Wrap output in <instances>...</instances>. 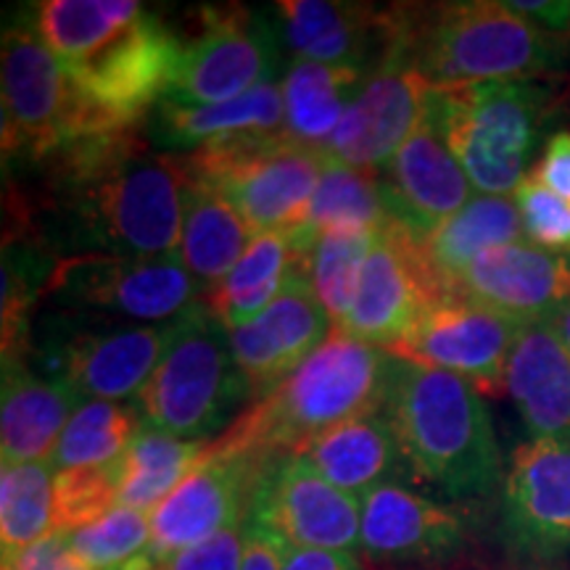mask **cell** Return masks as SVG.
I'll return each mask as SVG.
<instances>
[{
  "label": "cell",
  "instance_id": "obj_1",
  "mask_svg": "<svg viewBox=\"0 0 570 570\" xmlns=\"http://www.w3.org/2000/svg\"><path fill=\"white\" fill-rule=\"evenodd\" d=\"M35 167L51 188L85 254L180 256L185 204L194 185L183 154H159L130 130L88 135Z\"/></svg>",
  "mask_w": 570,
  "mask_h": 570
},
{
  "label": "cell",
  "instance_id": "obj_2",
  "mask_svg": "<svg viewBox=\"0 0 570 570\" xmlns=\"http://www.w3.org/2000/svg\"><path fill=\"white\" fill-rule=\"evenodd\" d=\"M394 365L396 354L333 331L302 367L214 441L265 458L298 454L331 428L381 412Z\"/></svg>",
  "mask_w": 570,
  "mask_h": 570
},
{
  "label": "cell",
  "instance_id": "obj_3",
  "mask_svg": "<svg viewBox=\"0 0 570 570\" xmlns=\"http://www.w3.org/2000/svg\"><path fill=\"white\" fill-rule=\"evenodd\" d=\"M383 415L417 479L481 497L502 479V449L481 391L465 377L396 356Z\"/></svg>",
  "mask_w": 570,
  "mask_h": 570
},
{
  "label": "cell",
  "instance_id": "obj_4",
  "mask_svg": "<svg viewBox=\"0 0 570 570\" xmlns=\"http://www.w3.org/2000/svg\"><path fill=\"white\" fill-rule=\"evenodd\" d=\"M399 40L391 59L415 69L433 88L531 80L560 69L562 48L508 3L470 0L444 6H396Z\"/></svg>",
  "mask_w": 570,
  "mask_h": 570
},
{
  "label": "cell",
  "instance_id": "obj_5",
  "mask_svg": "<svg viewBox=\"0 0 570 570\" xmlns=\"http://www.w3.org/2000/svg\"><path fill=\"white\" fill-rule=\"evenodd\" d=\"M428 114L470 185L483 196H515L552 119L550 90L531 80L431 88Z\"/></svg>",
  "mask_w": 570,
  "mask_h": 570
},
{
  "label": "cell",
  "instance_id": "obj_6",
  "mask_svg": "<svg viewBox=\"0 0 570 570\" xmlns=\"http://www.w3.org/2000/svg\"><path fill=\"white\" fill-rule=\"evenodd\" d=\"M252 399L230 346V331L206 304L183 320L180 336L138 394L146 425L183 441H214Z\"/></svg>",
  "mask_w": 570,
  "mask_h": 570
},
{
  "label": "cell",
  "instance_id": "obj_7",
  "mask_svg": "<svg viewBox=\"0 0 570 570\" xmlns=\"http://www.w3.org/2000/svg\"><path fill=\"white\" fill-rule=\"evenodd\" d=\"M3 156L38 164L88 135L130 130L114 125L80 90L32 21L3 32Z\"/></svg>",
  "mask_w": 570,
  "mask_h": 570
},
{
  "label": "cell",
  "instance_id": "obj_8",
  "mask_svg": "<svg viewBox=\"0 0 570 570\" xmlns=\"http://www.w3.org/2000/svg\"><path fill=\"white\" fill-rule=\"evenodd\" d=\"M190 177L219 190L254 233L302 238L325 154L283 138L185 154Z\"/></svg>",
  "mask_w": 570,
  "mask_h": 570
},
{
  "label": "cell",
  "instance_id": "obj_9",
  "mask_svg": "<svg viewBox=\"0 0 570 570\" xmlns=\"http://www.w3.org/2000/svg\"><path fill=\"white\" fill-rule=\"evenodd\" d=\"M180 48V32L146 6L122 0L117 19L63 67L114 125L135 127L167 98Z\"/></svg>",
  "mask_w": 570,
  "mask_h": 570
},
{
  "label": "cell",
  "instance_id": "obj_10",
  "mask_svg": "<svg viewBox=\"0 0 570 570\" xmlns=\"http://www.w3.org/2000/svg\"><path fill=\"white\" fill-rule=\"evenodd\" d=\"M46 294L67 306L132 320V325L173 323L204 304V288L180 256L75 254L51 267Z\"/></svg>",
  "mask_w": 570,
  "mask_h": 570
},
{
  "label": "cell",
  "instance_id": "obj_11",
  "mask_svg": "<svg viewBox=\"0 0 570 570\" xmlns=\"http://www.w3.org/2000/svg\"><path fill=\"white\" fill-rule=\"evenodd\" d=\"M167 101L225 104L273 82L277 35L265 19L244 6H204L194 27L180 35Z\"/></svg>",
  "mask_w": 570,
  "mask_h": 570
},
{
  "label": "cell",
  "instance_id": "obj_12",
  "mask_svg": "<svg viewBox=\"0 0 570 570\" xmlns=\"http://www.w3.org/2000/svg\"><path fill=\"white\" fill-rule=\"evenodd\" d=\"M269 460L273 458L225 449L212 441L202 462L151 512V544L125 570H156L175 552L248 518L254 491Z\"/></svg>",
  "mask_w": 570,
  "mask_h": 570
},
{
  "label": "cell",
  "instance_id": "obj_13",
  "mask_svg": "<svg viewBox=\"0 0 570 570\" xmlns=\"http://www.w3.org/2000/svg\"><path fill=\"white\" fill-rule=\"evenodd\" d=\"M248 520L285 547L356 552L362 499L325 481L302 454H281L262 473Z\"/></svg>",
  "mask_w": 570,
  "mask_h": 570
},
{
  "label": "cell",
  "instance_id": "obj_14",
  "mask_svg": "<svg viewBox=\"0 0 570 570\" xmlns=\"http://www.w3.org/2000/svg\"><path fill=\"white\" fill-rule=\"evenodd\" d=\"M446 298L420 244L394 223L377 233L341 333L394 354L433 304Z\"/></svg>",
  "mask_w": 570,
  "mask_h": 570
},
{
  "label": "cell",
  "instance_id": "obj_15",
  "mask_svg": "<svg viewBox=\"0 0 570 570\" xmlns=\"http://www.w3.org/2000/svg\"><path fill=\"white\" fill-rule=\"evenodd\" d=\"M523 327L518 320L468 298L446 296L431 306L394 354L465 377L481 394H499L504 391L512 348Z\"/></svg>",
  "mask_w": 570,
  "mask_h": 570
},
{
  "label": "cell",
  "instance_id": "obj_16",
  "mask_svg": "<svg viewBox=\"0 0 570 570\" xmlns=\"http://www.w3.org/2000/svg\"><path fill=\"white\" fill-rule=\"evenodd\" d=\"M333 323L298 265L285 283L283 294L252 323L233 327L230 346L240 373L246 375L252 399L259 402L281 386L325 344Z\"/></svg>",
  "mask_w": 570,
  "mask_h": 570
},
{
  "label": "cell",
  "instance_id": "obj_17",
  "mask_svg": "<svg viewBox=\"0 0 570 570\" xmlns=\"http://www.w3.org/2000/svg\"><path fill=\"white\" fill-rule=\"evenodd\" d=\"M504 529L531 558L570 552V439H531L504 473Z\"/></svg>",
  "mask_w": 570,
  "mask_h": 570
},
{
  "label": "cell",
  "instance_id": "obj_18",
  "mask_svg": "<svg viewBox=\"0 0 570 570\" xmlns=\"http://www.w3.org/2000/svg\"><path fill=\"white\" fill-rule=\"evenodd\" d=\"M377 180L391 223L404 227L417 244L473 198V185L433 125L428 104L420 125L377 173Z\"/></svg>",
  "mask_w": 570,
  "mask_h": 570
},
{
  "label": "cell",
  "instance_id": "obj_19",
  "mask_svg": "<svg viewBox=\"0 0 570 570\" xmlns=\"http://www.w3.org/2000/svg\"><path fill=\"white\" fill-rule=\"evenodd\" d=\"M431 88L404 61H383L348 104L325 156L365 173H381L423 119Z\"/></svg>",
  "mask_w": 570,
  "mask_h": 570
},
{
  "label": "cell",
  "instance_id": "obj_20",
  "mask_svg": "<svg viewBox=\"0 0 570 570\" xmlns=\"http://www.w3.org/2000/svg\"><path fill=\"white\" fill-rule=\"evenodd\" d=\"M277 32L294 59L373 71L394 56L396 6L377 11L365 3L285 0L275 6Z\"/></svg>",
  "mask_w": 570,
  "mask_h": 570
},
{
  "label": "cell",
  "instance_id": "obj_21",
  "mask_svg": "<svg viewBox=\"0 0 570 570\" xmlns=\"http://www.w3.org/2000/svg\"><path fill=\"white\" fill-rule=\"evenodd\" d=\"M183 320L75 333L56 352V381L67 383L82 402H122L138 396L180 336Z\"/></svg>",
  "mask_w": 570,
  "mask_h": 570
},
{
  "label": "cell",
  "instance_id": "obj_22",
  "mask_svg": "<svg viewBox=\"0 0 570 570\" xmlns=\"http://www.w3.org/2000/svg\"><path fill=\"white\" fill-rule=\"evenodd\" d=\"M452 296L487 306L518 323H544L570 298V256L533 240L483 252L454 283Z\"/></svg>",
  "mask_w": 570,
  "mask_h": 570
},
{
  "label": "cell",
  "instance_id": "obj_23",
  "mask_svg": "<svg viewBox=\"0 0 570 570\" xmlns=\"http://www.w3.org/2000/svg\"><path fill=\"white\" fill-rule=\"evenodd\" d=\"M151 117L154 140L164 148L188 154L285 135L283 90L277 82L259 85L225 104H177L164 98Z\"/></svg>",
  "mask_w": 570,
  "mask_h": 570
},
{
  "label": "cell",
  "instance_id": "obj_24",
  "mask_svg": "<svg viewBox=\"0 0 570 570\" xmlns=\"http://www.w3.org/2000/svg\"><path fill=\"white\" fill-rule=\"evenodd\" d=\"M465 529L458 512L386 483L362 499L360 550L373 560L402 562L444 558L460 550Z\"/></svg>",
  "mask_w": 570,
  "mask_h": 570
},
{
  "label": "cell",
  "instance_id": "obj_25",
  "mask_svg": "<svg viewBox=\"0 0 570 570\" xmlns=\"http://www.w3.org/2000/svg\"><path fill=\"white\" fill-rule=\"evenodd\" d=\"M504 391L531 439H570V348L547 320L520 331Z\"/></svg>",
  "mask_w": 570,
  "mask_h": 570
},
{
  "label": "cell",
  "instance_id": "obj_26",
  "mask_svg": "<svg viewBox=\"0 0 570 570\" xmlns=\"http://www.w3.org/2000/svg\"><path fill=\"white\" fill-rule=\"evenodd\" d=\"M82 399L56 377H40L24 360H3L0 449L3 465L48 462Z\"/></svg>",
  "mask_w": 570,
  "mask_h": 570
},
{
  "label": "cell",
  "instance_id": "obj_27",
  "mask_svg": "<svg viewBox=\"0 0 570 570\" xmlns=\"http://www.w3.org/2000/svg\"><path fill=\"white\" fill-rule=\"evenodd\" d=\"M298 454L325 481L356 499H365L377 487L394 483L391 479L399 470L410 468L383 410L331 428L323 436L312 439Z\"/></svg>",
  "mask_w": 570,
  "mask_h": 570
},
{
  "label": "cell",
  "instance_id": "obj_28",
  "mask_svg": "<svg viewBox=\"0 0 570 570\" xmlns=\"http://www.w3.org/2000/svg\"><path fill=\"white\" fill-rule=\"evenodd\" d=\"M525 240V227L512 196H473L436 233L420 240L428 267L446 296L483 252Z\"/></svg>",
  "mask_w": 570,
  "mask_h": 570
},
{
  "label": "cell",
  "instance_id": "obj_29",
  "mask_svg": "<svg viewBox=\"0 0 570 570\" xmlns=\"http://www.w3.org/2000/svg\"><path fill=\"white\" fill-rule=\"evenodd\" d=\"M367 71L294 59L281 82L285 138L325 154Z\"/></svg>",
  "mask_w": 570,
  "mask_h": 570
},
{
  "label": "cell",
  "instance_id": "obj_30",
  "mask_svg": "<svg viewBox=\"0 0 570 570\" xmlns=\"http://www.w3.org/2000/svg\"><path fill=\"white\" fill-rule=\"evenodd\" d=\"M252 225L209 185L196 183L188 190L180 235V259L204 288V298L233 273L254 240Z\"/></svg>",
  "mask_w": 570,
  "mask_h": 570
},
{
  "label": "cell",
  "instance_id": "obj_31",
  "mask_svg": "<svg viewBox=\"0 0 570 570\" xmlns=\"http://www.w3.org/2000/svg\"><path fill=\"white\" fill-rule=\"evenodd\" d=\"M389 223L391 217L386 202H383L377 173H365V169L348 167L333 156H325L306 230L302 238L291 240V246L302 259L317 235L333 230L381 233Z\"/></svg>",
  "mask_w": 570,
  "mask_h": 570
},
{
  "label": "cell",
  "instance_id": "obj_32",
  "mask_svg": "<svg viewBox=\"0 0 570 570\" xmlns=\"http://www.w3.org/2000/svg\"><path fill=\"white\" fill-rule=\"evenodd\" d=\"M296 262L288 235L256 233L233 273L204 298V304L223 320L227 331L252 323L283 294Z\"/></svg>",
  "mask_w": 570,
  "mask_h": 570
},
{
  "label": "cell",
  "instance_id": "obj_33",
  "mask_svg": "<svg viewBox=\"0 0 570 570\" xmlns=\"http://www.w3.org/2000/svg\"><path fill=\"white\" fill-rule=\"evenodd\" d=\"M212 441H183L142 425L130 449L122 454V508L154 512L185 475L194 470L209 449Z\"/></svg>",
  "mask_w": 570,
  "mask_h": 570
},
{
  "label": "cell",
  "instance_id": "obj_34",
  "mask_svg": "<svg viewBox=\"0 0 570 570\" xmlns=\"http://www.w3.org/2000/svg\"><path fill=\"white\" fill-rule=\"evenodd\" d=\"M56 533V470L51 462H11L0 470L3 558Z\"/></svg>",
  "mask_w": 570,
  "mask_h": 570
},
{
  "label": "cell",
  "instance_id": "obj_35",
  "mask_svg": "<svg viewBox=\"0 0 570 570\" xmlns=\"http://www.w3.org/2000/svg\"><path fill=\"white\" fill-rule=\"evenodd\" d=\"M142 425H146V420H142L138 404L92 399L71 415L48 462L56 473L109 465L130 449Z\"/></svg>",
  "mask_w": 570,
  "mask_h": 570
},
{
  "label": "cell",
  "instance_id": "obj_36",
  "mask_svg": "<svg viewBox=\"0 0 570 570\" xmlns=\"http://www.w3.org/2000/svg\"><path fill=\"white\" fill-rule=\"evenodd\" d=\"M377 233L356 230H333L317 235L315 244L298 259L309 277L312 288L331 317L333 331H341L352 312L356 285H360L362 265H365L370 248H373Z\"/></svg>",
  "mask_w": 570,
  "mask_h": 570
},
{
  "label": "cell",
  "instance_id": "obj_37",
  "mask_svg": "<svg viewBox=\"0 0 570 570\" xmlns=\"http://www.w3.org/2000/svg\"><path fill=\"white\" fill-rule=\"evenodd\" d=\"M69 550L90 570H125L151 544V512L114 508L101 520L67 533Z\"/></svg>",
  "mask_w": 570,
  "mask_h": 570
},
{
  "label": "cell",
  "instance_id": "obj_38",
  "mask_svg": "<svg viewBox=\"0 0 570 570\" xmlns=\"http://www.w3.org/2000/svg\"><path fill=\"white\" fill-rule=\"evenodd\" d=\"M122 458L109 465L75 468L56 473V533H75L119 508Z\"/></svg>",
  "mask_w": 570,
  "mask_h": 570
},
{
  "label": "cell",
  "instance_id": "obj_39",
  "mask_svg": "<svg viewBox=\"0 0 570 570\" xmlns=\"http://www.w3.org/2000/svg\"><path fill=\"white\" fill-rule=\"evenodd\" d=\"M48 275L38 265V254L21 244L3 246V360H24L30 352V315Z\"/></svg>",
  "mask_w": 570,
  "mask_h": 570
},
{
  "label": "cell",
  "instance_id": "obj_40",
  "mask_svg": "<svg viewBox=\"0 0 570 570\" xmlns=\"http://www.w3.org/2000/svg\"><path fill=\"white\" fill-rule=\"evenodd\" d=\"M525 238L547 252L570 256V204L529 175L515 190Z\"/></svg>",
  "mask_w": 570,
  "mask_h": 570
},
{
  "label": "cell",
  "instance_id": "obj_41",
  "mask_svg": "<svg viewBox=\"0 0 570 570\" xmlns=\"http://www.w3.org/2000/svg\"><path fill=\"white\" fill-rule=\"evenodd\" d=\"M248 518L227 525L214 537L175 552L156 570H240L244 568Z\"/></svg>",
  "mask_w": 570,
  "mask_h": 570
},
{
  "label": "cell",
  "instance_id": "obj_42",
  "mask_svg": "<svg viewBox=\"0 0 570 570\" xmlns=\"http://www.w3.org/2000/svg\"><path fill=\"white\" fill-rule=\"evenodd\" d=\"M3 570H90L75 558L63 533H51L30 550L3 558Z\"/></svg>",
  "mask_w": 570,
  "mask_h": 570
},
{
  "label": "cell",
  "instance_id": "obj_43",
  "mask_svg": "<svg viewBox=\"0 0 570 570\" xmlns=\"http://www.w3.org/2000/svg\"><path fill=\"white\" fill-rule=\"evenodd\" d=\"M537 183L558 194L562 202L570 204V132L560 130L547 138L537 167L531 169Z\"/></svg>",
  "mask_w": 570,
  "mask_h": 570
},
{
  "label": "cell",
  "instance_id": "obj_44",
  "mask_svg": "<svg viewBox=\"0 0 570 570\" xmlns=\"http://www.w3.org/2000/svg\"><path fill=\"white\" fill-rule=\"evenodd\" d=\"M281 570H362V562L356 558V552L285 547Z\"/></svg>",
  "mask_w": 570,
  "mask_h": 570
},
{
  "label": "cell",
  "instance_id": "obj_45",
  "mask_svg": "<svg viewBox=\"0 0 570 570\" xmlns=\"http://www.w3.org/2000/svg\"><path fill=\"white\" fill-rule=\"evenodd\" d=\"M508 6L550 35L560 38V35L570 32V3H560V0H541V3H537V0H512Z\"/></svg>",
  "mask_w": 570,
  "mask_h": 570
},
{
  "label": "cell",
  "instance_id": "obj_46",
  "mask_svg": "<svg viewBox=\"0 0 570 570\" xmlns=\"http://www.w3.org/2000/svg\"><path fill=\"white\" fill-rule=\"evenodd\" d=\"M285 544L281 539H275L273 533H267L259 525H254L248 520V537H246V554H244V568L240 570H281Z\"/></svg>",
  "mask_w": 570,
  "mask_h": 570
},
{
  "label": "cell",
  "instance_id": "obj_47",
  "mask_svg": "<svg viewBox=\"0 0 570 570\" xmlns=\"http://www.w3.org/2000/svg\"><path fill=\"white\" fill-rule=\"evenodd\" d=\"M547 323L552 325V331L558 333L562 344H566V346L570 348V298H568L566 304L560 306L558 312H554V315H552L550 320H547Z\"/></svg>",
  "mask_w": 570,
  "mask_h": 570
},
{
  "label": "cell",
  "instance_id": "obj_48",
  "mask_svg": "<svg viewBox=\"0 0 570 570\" xmlns=\"http://www.w3.org/2000/svg\"><path fill=\"white\" fill-rule=\"evenodd\" d=\"M568 35H570V32H568Z\"/></svg>",
  "mask_w": 570,
  "mask_h": 570
}]
</instances>
